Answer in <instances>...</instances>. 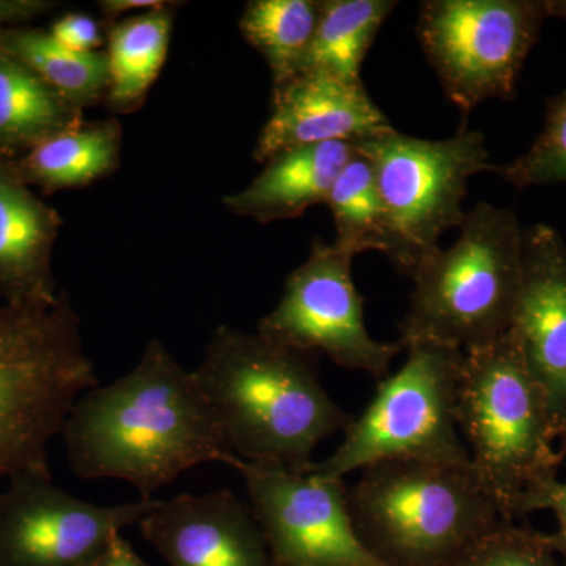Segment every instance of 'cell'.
I'll use <instances>...</instances> for the list:
<instances>
[{
	"mask_svg": "<svg viewBox=\"0 0 566 566\" xmlns=\"http://www.w3.org/2000/svg\"><path fill=\"white\" fill-rule=\"evenodd\" d=\"M61 436L74 475L123 480L145 499L196 465L240 460L193 371L158 338L128 374L82 394Z\"/></svg>",
	"mask_w": 566,
	"mask_h": 566,
	"instance_id": "obj_1",
	"label": "cell"
},
{
	"mask_svg": "<svg viewBox=\"0 0 566 566\" xmlns=\"http://www.w3.org/2000/svg\"><path fill=\"white\" fill-rule=\"evenodd\" d=\"M192 371L234 455L245 463L305 474L316 447L353 420L319 382L316 353L260 333L222 324Z\"/></svg>",
	"mask_w": 566,
	"mask_h": 566,
	"instance_id": "obj_2",
	"label": "cell"
},
{
	"mask_svg": "<svg viewBox=\"0 0 566 566\" xmlns=\"http://www.w3.org/2000/svg\"><path fill=\"white\" fill-rule=\"evenodd\" d=\"M357 535L387 566H452L505 521L472 465L386 460L348 488Z\"/></svg>",
	"mask_w": 566,
	"mask_h": 566,
	"instance_id": "obj_3",
	"label": "cell"
},
{
	"mask_svg": "<svg viewBox=\"0 0 566 566\" xmlns=\"http://www.w3.org/2000/svg\"><path fill=\"white\" fill-rule=\"evenodd\" d=\"M98 385L70 297L32 307L0 301V490L51 471L48 450L77 398Z\"/></svg>",
	"mask_w": 566,
	"mask_h": 566,
	"instance_id": "obj_4",
	"label": "cell"
},
{
	"mask_svg": "<svg viewBox=\"0 0 566 566\" xmlns=\"http://www.w3.org/2000/svg\"><path fill=\"white\" fill-rule=\"evenodd\" d=\"M524 230L515 212L479 203L449 249L417 268L400 342H434L463 353L493 345L512 329L523 281Z\"/></svg>",
	"mask_w": 566,
	"mask_h": 566,
	"instance_id": "obj_5",
	"label": "cell"
},
{
	"mask_svg": "<svg viewBox=\"0 0 566 566\" xmlns=\"http://www.w3.org/2000/svg\"><path fill=\"white\" fill-rule=\"evenodd\" d=\"M458 427L471 465L505 521H516L524 495L557 476L556 423L546 395L513 334L464 353Z\"/></svg>",
	"mask_w": 566,
	"mask_h": 566,
	"instance_id": "obj_6",
	"label": "cell"
},
{
	"mask_svg": "<svg viewBox=\"0 0 566 566\" xmlns=\"http://www.w3.org/2000/svg\"><path fill=\"white\" fill-rule=\"evenodd\" d=\"M403 345V367L381 379L374 400L346 427L337 450L308 472L345 479L386 460L471 465L457 416L464 353L427 340Z\"/></svg>",
	"mask_w": 566,
	"mask_h": 566,
	"instance_id": "obj_7",
	"label": "cell"
},
{
	"mask_svg": "<svg viewBox=\"0 0 566 566\" xmlns=\"http://www.w3.org/2000/svg\"><path fill=\"white\" fill-rule=\"evenodd\" d=\"M371 163L385 202L394 251L389 262L412 279L439 249L442 234L460 229L468 182L494 170L485 134L461 129L444 140H427L392 129L354 144Z\"/></svg>",
	"mask_w": 566,
	"mask_h": 566,
	"instance_id": "obj_8",
	"label": "cell"
},
{
	"mask_svg": "<svg viewBox=\"0 0 566 566\" xmlns=\"http://www.w3.org/2000/svg\"><path fill=\"white\" fill-rule=\"evenodd\" d=\"M547 18L543 0H424L417 35L450 103L512 99Z\"/></svg>",
	"mask_w": 566,
	"mask_h": 566,
	"instance_id": "obj_9",
	"label": "cell"
},
{
	"mask_svg": "<svg viewBox=\"0 0 566 566\" xmlns=\"http://www.w3.org/2000/svg\"><path fill=\"white\" fill-rule=\"evenodd\" d=\"M353 260L345 249L315 241L307 260L286 277L281 301L256 333L297 352L324 353L338 367L382 379L405 345L378 342L368 333Z\"/></svg>",
	"mask_w": 566,
	"mask_h": 566,
	"instance_id": "obj_10",
	"label": "cell"
},
{
	"mask_svg": "<svg viewBox=\"0 0 566 566\" xmlns=\"http://www.w3.org/2000/svg\"><path fill=\"white\" fill-rule=\"evenodd\" d=\"M158 502L95 505L55 485L51 471L13 476L0 490V566H98Z\"/></svg>",
	"mask_w": 566,
	"mask_h": 566,
	"instance_id": "obj_11",
	"label": "cell"
},
{
	"mask_svg": "<svg viewBox=\"0 0 566 566\" xmlns=\"http://www.w3.org/2000/svg\"><path fill=\"white\" fill-rule=\"evenodd\" d=\"M233 469L279 566H387L357 535L344 479L241 460Z\"/></svg>",
	"mask_w": 566,
	"mask_h": 566,
	"instance_id": "obj_12",
	"label": "cell"
},
{
	"mask_svg": "<svg viewBox=\"0 0 566 566\" xmlns=\"http://www.w3.org/2000/svg\"><path fill=\"white\" fill-rule=\"evenodd\" d=\"M510 333L566 431V245L546 223L524 230L523 281Z\"/></svg>",
	"mask_w": 566,
	"mask_h": 566,
	"instance_id": "obj_13",
	"label": "cell"
},
{
	"mask_svg": "<svg viewBox=\"0 0 566 566\" xmlns=\"http://www.w3.org/2000/svg\"><path fill=\"white\" fill-rule=\"evenodd\" d=\"M139 528L169 566H279L251 505L230 490L159 501Z\"/></svg>",
	"mask_w": 566,
	"mask_h": 566,
	"instance_id": "obj_14",
	"label": "cell"
},
{
	"mask_svg": "<svg viewBox=\"0 0 566 566\" xmlns=\"http://www.w3.org/2000/svg\"><path fill=\"white\" fill-rule=\"evenodd\" d=\"M392 129L364 82L345 81L324 71H301L275 85L271 114L252 156L264 164L290 148L327 142L357 144Z\"/></svg>",
	"mask_w": 566,
	"mask_h": 566,
	"instance_id": "obj_15",
	"label": "cell"
},
{
	"mask_svg": "<svg viewBox=\"0 0 566 566\" xmlns=\"http://www.w3.org/2000/svg\"><path fill=\"white\" fill-rule=\"evenodd\" d=\"M62 218L33 193L10 161H0V301L44 307L61 301L52 252Z\"/></svg>",
	"mask_w": 566,
	"mask_h": 566,
	"instance_id": "obj_16",
	"label": "cell"
},
{
	"mask_svg": "<svg viewBox=\"0 0 566 566\" xmlns=\"http://www.w3.org/2000/svg\"><path fill=\"white\" fill-rule=\"evenodd\" d=\"M354 155L349 142H327L277 153L243 191L223 197V207L260 223L290 221L326 203L338 174Z\"/></svg>",
	"mask_w": 566,
	"mask_h": 566,
	"instance_id": "obj_17",
	"label": "cell"
},
{
	"mask_svg": "<svg viewBox=\"0 0 566 566\" xmlns=\"http://www.w3.org/2000/svg\"><path fill=\"white\" fill-rule=\"evenodd\" d=\"M81 123V109L0 50V161H17L41 142Z\"/></svg>",
	"mask_w": 566,
	"mask_h": 566,
	"instance_id": "obj_18",
	"label": "cell"
},
{
	"mask_svg": "<svg viewBox=\"0 0 566 566\" xmlns=\"http://www.w3.org/2000/svg\"><path fill=\"white\" fill-rule=\"evenodd\" d=\"M122 144L120 123L82 122L10 163L22 180L44 191L84 188L117 169Z\"/></svg>",
	"mask_w": 566,
	"mask_h": 566,
	"instance_id": "obj_19",
	"label": "cell"
},
{
	"mask_svg": "<svg viewBox=\"0 0 566 566\" xmlns=\"http://www.w3.org/2000/svg\"><path fill=\"white\" fill-rule=\"evenodd\" d=\"M172 28L174 14L166 7L118 21L111 29L106 51L109 109L120 114L139 109L166 63Z\"/></svg>",
	"mask_w": 566,
	"mask_h": 566,
	"instance_id": "obj_20",
	"label": "cell"
},
{
	"mask_svg": "<svg viewBox=\"0 0 566 566\" xmlns=\"http://www.w3.org/2000/svg\"><path fill=\"white\" fill-rule=\"evenodd\" d=\"M0 50L28 65L66 102L84 111L107 98L109 65L106 52H76L63 46L50 31L0 28Z\"/></svg>",
	"mask_w": 566,
	"mask_h": 566,
	"instance_id": "obj_21",
	"label": "cell"
},
{
	"mask_svg": "<svg viewBox=\"0 0 566 566\" xmlns=\"http://www.w3.org/2000/svg\"><path fill=\"white\" fill-rule=\"evenodd\" d=\"M395 7L394 0H322L318 25L301 71H324L363 82L365 57Z\"/></svg>",
	"mask_w": 566,
	"mask_h": 566,
	"instance_id": "obj_22",
	"label": "cell"
},
{
	"mask_svg": "<svg viewBox=\"0 0 566 566\" xmlns=\"http://www.w3.org/2000/svg\"><path fill=\"white\" fill-rule=\"evenodd\" d=\"M319 11V0H252L245 6L240 31L263 55L273 74L274 87L303 70Z\"/></svg>",
	"mask_w": 566,
	"mask_h": 566,
	"instance_id": "obj_23",
	"label": "cell"
},
{
	"mask_svg": "<svg viewBox=\"0 0 566 566\" xmlns=\"http://www.w3.org/2000/svg\"><path fill=\"white\" fill-rule=\"evenodd\" d=\"M335 223L334 244L354 256L368 251H394L389 218L371 163L354 148L326 200Z\"/></svg>",
	"mask_w": 566,
	"mask_h": 566,
	"instance_id": "obj_24",
	"label": "cell"
},
{
	"mask_svg": "<svg viewBox=\"0 0 566 566\" xmlns=\"http://www.w3.org/2000/svg\"><path fill=\"white\" fill-rule=\"evenodd\" d=\"M495 172L516 188L566 185V88L547 102L545 126L531 148Z\"/></svg>",
	"mask_w": 566,
	"mask_h": 566,
	"instance_id": "obj_25",
	"label": "cell"
},
{
	"mask_svg": "<svg viewBox=\"0 0 566 566\" xmlns=\"http://www.w3.org/2000/svg\"><path fill=\"white\" fill-rule=\"evenodd\" d=\"M452 566H565L546 534L502 521L483 535Z\"/></svg>",
	"mask_w": 566,
	"mask_h": 566,
	"instance_id": "obj_26",
	"label": "cell"
},
{
	"mask_svg": "<svg viewBox=\"0 0 566 566\" xmlns=\"http://www.w3.org/2000/svg\"><path fill=\"white\" fill-rule=\"evenodd\" d=\"M539 510H551L556 515L557 531L546 536L554 553L566 566V482H560L557 476H553L536 485L531 493L524 495L517 520Z\"/></svg>",
	"mask_w": 566,
	"mask_h": 566,
	"instance_id": "obj_27",
	"label": "cell"
},
{
	"mask_svg": "<svg viewBox=\"0 0 566 566\" xmlns=\"http://www.w3.org/2000/svg\"><path fill=\"white\" fill-rule=\"evenodd\" d=\"M50 33L63 46L76 52H96L104 44L98 22L84 13L63 14L51 25Z\"/></svg>",
	"mask_w": 566,
	"mask_h": 566,
	"instance_id": "obj_28",
	"label": "cell"
},
{
	"mask_svg": "<svg viewBox=\"0 0 566 566\" xmlns=\"http://www.w3.org/2000/svg\"><path fill=\"white\" fill-rule=\"evenodd\" d=\"M46 0H0V28H14L54 9Z\"/></svg>",
	"mask_w": 566,
	"mask_h": 566,
	"instance_id": "obj_29",
	"label": "cell"
},
{
	"mask_svg": "<svg viewBox=\"0 0 566 566\" xmlns=\"http://www.w3.org/2000/svg\"><path fill=\"white\" fill-rule=\"evenodd\" d=\"M167 6H169V2H164V0H102L99 10L107 18H118L122 14L129 13V11L145 13V11L166 9Z\"/></svg>",
	"mask_w": 566,
	"mask_h": 566,
	"instance_id": "obj_30",
	"label": "cell"
},
{
	"mask_svg": "<svg viewBox=\"0 0 566 566\" xmlns=\"http://www.w3.org/2000/svg\"><path fill=\"white\" fill-rule=\"evenodd\" d=\"M98 566H148L142 560L139 554L133 549V546L126 542L123 536H118L114 543H112L111 549L107 551L104 556L102 564Z\"/></svg>",
	"mask_w": 566,
	"mask_h": 566,
	"instance_id": "obj_31",
	"label": "cell"
},
{
	"mask_svg": "<svg viewBox=\"0 0 566 566\" xmlns=\"http://www.w3.org/2000/svg\"><path fill=\"white\" fill-rule=\"evenodd\" d=\"M547 18L566 21V0H546Z\"/></svg>",
	"mask_w": 566,
	"mask_h": 566,
	"instance_id": "obj_32",
	"label": "cell"
},
{
	"mask_svg": "<svg viewBox=\"0 0 566 566\" xmlns=\"http://www.w3.org/2000/svg\"><path fill=\"white\" fill-rule=\"evenodd\" d=\"M558 441V453H560L562 458L566 457V431L564 434L560 436V438L557 439Z\"/></svg>",
	"mask_w": 566,
	"mask_h": 566,
	"instance_id": "obj_33",
	"label": "cell"
}]
</instances>
